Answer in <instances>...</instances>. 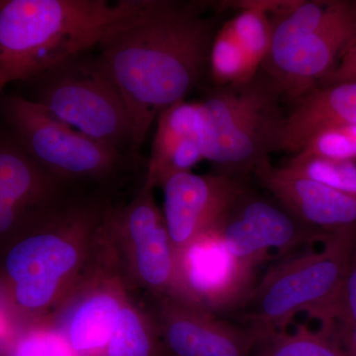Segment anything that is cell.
<instances>
[{"instance_id": "cell-1", "label": "cell", "mask_w": 356, "mask_h": 356, "mask_svg": "<svg viewBox=\"0 0 356 356\" xmlns=\"http://www.w3.org/2000/svg\"><path fill=\"white\" fill-rule=\"evenodd\" d=\"M215 2L147 0L142 13L100 44L97 58L125 102L134 147L159 114L184 102L209 67L222 25Z\"/></svg>"}, {"instance_id": "cell-2", "label": "cell", "mask_w": 356, "mask_h": 356, "mask_svg": "<svg viewBox=\"0 0 356 356\" xmlns=\"http://www.w3.org/2000/svg\"><path fill=\"white\" fill-rule=\"evenodd\" d=\"M108 213L95 201L57 200L0 245V295L22 324L55 313L100 261Z\"/></svg>"}, {"instance_id": "cell-3", "label": "cell", "mask_w": 356, "mask_h": 356, "mask_svg": "<svg viewBox=\"0 0 356 356\" xmlns=\"http://www.w3.org/2000/svg\"><path fill=\"white\" fill-rule=\"evenodd\" d=\"M147 0H7L0 7V74L34 81L100 46Z\"/></svg>"}, {"instance_id": "cell-4", "label": "cell", "mask_w": 356, "mask_h": 356, "mask_svg": "<svg viewBox=\"0 0 356 356\" xmlns=\"http://www.w3.org/2000/svg\"><path fill=\"white\" fill-rule=\"evenodd\" d=\"M285 98L259 70L242 83L214 88L197 102L194 130L204 159L220 175L242 178L262 159L281 151Z\"/></svg>"}, {"instance_id": "cell-5", "label": "cell", "mask_w": 356, "mask_h": 356, "mask_svg": "<svg viewBox=\"0 0 356 356\" xmlns=\"http://www.w3.org/2000/svg\"><path fill=\"white\" fill-rule=\"evenodd\" d=\"M261 70L289 102L322 83L356 42V1H281Z\"/></svg>"}, {"instance_id": "cell-6", "label": "cell", "mask_w": 356, "mask_h": 356, "mask_svg": "<svg viewBox=\"0 0 356 356\" xmlns=\"http://www.w3.org/2000/svg\"><path fill=\"white\" fill-rule=\"evenodd\" d=\"M356 228L332 236L317 252L280 262L255 283L240 307L243 318L259 336L285 331L299 313L322 322L343 283Z\"/></svg>"}, {"instance_id": "cell-7", "label": "cell", "mask_w": 356, "mask_h": 356, "mask_svg": "<svg viewBox=\"0 0 356 356\" xmlns=\"http://www.w3.org/2000/svg\"><path fill=\"white\" fill-rule=\"evenodd\" d=\"M33 102L86 137L120 152L132 145L130 114L97 56L86 54L34 79Z\"/></svg>"}, {"instance_id": "cell-8", "label": "cell", "mask_w": 356, "mask_h": 356, "mask_svg": "<svg viewBox=\"0 0 356 356\" xmlns=\"http://www.w3.org/2000/svg\"><path fill=\"white\" fill-rule=\"evenodd\" d=\"M1 109L16 142L60 182L108 177L120 165V152L86 137L32 99L9 95Z\"/></svg>"}, {"instance_id": "cell-9", "label": "cell", "mask_w": 356, "mask_h": 356, "mask_svg": "<svg viewBox=\"0 0 356 356\" xmlns=\"http://www.w3.org/2000/svg\"><path fill=\"white\" fill-rule=\"evenodd\" d=\"M110 241L117 261L135 284L158 298H172L177 254L154 189L143 185L120 210L109 211Z\"/></svg>"}, {"instance_id": "cell-10", "label": "cell", "mask_w": 356, "mask_h": 356, "mask_svg": "<svg viewBox=\"0 0 356 356\" xmlns=\"http://www.w3.org/2000/svg\"><path fill=\"white\" fill-rule=\"evenodd\" d=\"M175 301L216 315L240 309L255 285L257 264L229 252L215 228L177 252Z\"/></svg>"}, {"instance_id": "cell-11", "label": "cell", "mask_w": 356, "mask_h": 356, "mask_svg": "<svg viewBox=\"0 0 356 356\" xmlns=\"http://www.w3.org/2000/svg\"><path fill=\"white\" fill-rule=\"evenodd\" d=\"M232 254L259 266L270 250L286 254L331 236L308 226L273 195H262L248 185L214 227Z\"/></svg>"}, {"instance_id": "cell-12", "label": "cell", "mask_w": 356, "mask_h": 356, "mask_svg": "<svg viewBox=\"0 0 356 356\" xmlns=\"http://www.w3.org/2000/svg\"><path fill=\"white\" fill-rule=\"evenodd\" d=\"M130 298L109 243L100 261L50 317L79 356H103L119 312Z\"/></svg>"}, {"instance_id": "cell-13", "label": "cell", "mask_w": 356, "mask_h": 356, "mask_svg": "<svg viewBox=\"0 0 356 356\" xmlns=\"http://www.w3.org/2000/svg\"><path fill=\"white\" fill-rule=\"evenodd\" d=\"M242 178L191 172L172 175L161 185L163 216L175 252L214 228L245 187Z\"/></svg>"}, {"instance_id": "cell-14", "label": "cell", "mask_w": 356, "mask_h": 356, "mask_svg": "<svg viewBox=\"0 0 356 356\" xmlns=\"http://www.w3.org/2000/svg\"><path fill=\"white\" fill-rule=\"evenodd\" d=\"M161 339L177 356H252L259 343L250 327H238L175 300L158 298L154 316Z\"/></svg>"}, {"instance_id": "cell-15", "label": "cell", "mask_w": 356, "mask_h": 356, "mask_svg": "<svg viewBox=\"0 0 356 356\" xmlns=\"http://www.w3.org/2000/svg\"><path fill=\"white\" fill-rule=\"evenodd\" d=\"M257 181L308 226L332 236L356 228V199L262 159L254 172Z\"/></svg>"}, {"instance_id": "cell-16", "label": "cell", "mask_w": 356, "mask_h": 356, "mask_svg": "<svg viewBox=\"0 0 356 356\" xmlns=\"http://www.w3.org/2000/svg\"><path fill=\"white\" fill-rule=\"evenodd\" d=\"M287 104L281 151L296 154L316 134L356 124V81L316 86Z\"/></svg>"}, {"instance_id": "cell-17", "label": "cell", "mask_w": 356, "mask_h": 356, "mask_svg": "<svg viewBox=\"0 0 356 356\" xmlns=\"http://www.w3.org/2000/svg\"><path fill=\"white\" fill-rule=\"evenodd\" d=\"M60 184L16 140H0V199L42 209L57 201Z\"/></svg>"}, {"instance_id": "cell-18", "label": "cell", "mask_w": 356, "mask_h": 356, "mask_svg": "<svg viewBox=\"0 0 356 356\" xmlns=\"http://www.w3.org/2000/svg\"><path fill=\"white\" fill-rule=\"evenodd\" d=\"M196 110L197 102L184 100L159 114L144 186L159 187L161 173L172 154L185 140L195 135Z\"/></svg>"}, {"instance_id": "cell-19", "label": "cell", "mask_w": 356, "mask_h": 356, "mask_svg": "<svg viewBox=\"0 0 356 356\" xmlns=\"http://www.w3.org/2000/svg\"><path fill=\"white\" fill-rule=\"evenodd\" d=\"M158 325L129 298L116 318L103 356H159Z\"/></svg>"}, {"instance_id": "cell-20", "label": "cell", "mask_w": 356, "mask_h": 356, "mask_svg": "<svg viewBox=\"0 0 356 356\" xmlns=\"http://www.w3.org/2000/svg\"><path fill=\"white\" fill-rule=\"evenodd\" d=\"M252 356H348L334 332L312 331L305 325L294 332H273L259 339Z\"/></svg>"}, {"instance_id": "cell-21", "label": "cell", "mask_w": 356, "mask_h": 356, "mask_svg": "<svg viewBox=\"0 0 356 356\" xmlns=\"http://www.w3.org/2000/svg\"><path fill=\"white\" fill-rule=\"evenodd\" d=\"M214 88L242 83L257 74L228 22L222 23L211 48L209 67Z\"/></svg>"}, {"instance_id": "cell-22", "label": "cell", "mask_w": 356, "mask_h": 356, "mask_svg": "<svg viewBox=\"0 0 356 356\" xmlns=\"http://www.w3.org/2000/svg\"><path fill=\"white\" fill-rule=\"evenodd\" d=\"M3 356H79L50 316L25 323Z\"/></svg>"}, {"instance_id": "cell-23", "label": "cell", "mask_w": 356, "mask_h": 356, "mask_svg": "<svg viewBox=\"0 0 356 356\" xmlns=\"http://www.w3.org/2000/svg\"><path fill=\"white\" fill-rule=\"evenodd\" d=\"M284 166L356 199V161L294 154Z\"/></svg>"}, {"instance_id": "cell-24", "label": "cell", "mask_w": 356, "mask_h": 356, "mask_svg": "<svg viewBox=\"0 0 356 356\" xmlns=\"http://www.w3.org/2000/svg\"><path fill=\"white\" fill-rule=\"evenodd\" d=\"M294 154L356 161V124L316 134L301 151Z\"/></svg>"}, {"instance_id": "cell-25", "label": "cell", "mask_w": 356, "mask_h": 356, "mask_svg": "<svg viewBox=\"0 0 356 356\" xmlns=\"http://www.w3.org/2000/svg\"><path fill=\"white\" fill-rule=\"evenodd\" d=\"M322 324V329L329 332H334L337 325H339V332L356 327V245L341 286L323 318Z\"/></svg>"}, {"instance_id": "cell-26", "label": "cell", "mask_w": 356, "mask_h": 356, "mask_svg": "<svg viewBox=\"0 0 356 356\" xmlns=\"http://www.w3.org/2000/svg\"><path fill=\"white\" fill-rule=\"evenodd\" d=\"M38 210L27 209L17 204L0 199V245L19 232Z\"/></svg>"}, {"instance_id": "cell-27", "label": "cell", "mask_w": 356, "mask_h": 356, "mask_svg": "<svg viewBox=\"0 0 356 356\" xmlns=\"http://www.w3.org/2000/svg\"><path fill=\"white\" fill-rule=\"evenodd\" d=\"M23 324L0 295V356H3Z\"/></svg>"}, {"instance_id": "cell-28", "label": "cell", "mask_w": 356, "mask_h": 356, "mask_svg": "<svg viewBox=\"0 0 356 356\" xmlns=\"http://www.w3.org/2000/svg\"><path fill=\"white\" fill-rule=\"evenodd\" d=\"M356 81V42L346 51L343 57L339 60L336 69L324 79L322 84H334L341 83H355Z\"/></svg>"}, {"instance_id": "cell-29", "label": "cell", "mask_w": 356, "mask_h": 356, "mask_svg": "<svg viewBox=\"0 0 356 356\" xmlns=\"http://www.w3.org/2000/svg\"><path fill=\"white\" fill-rule=\"evenodd\" d=\"M336 337L348 356H356V327L350 331L337 332Z\"/></svg>"}, {"instance_id": "cell-30", "label": "cell", "mask_w": 356, "mask_h": 356, "mask_svg": "<svg viewBox=\"0 0 356 356\" xmlns=\"http://www.w3.org/2000/svg\"><path fill=\"white\" fill-rule=\"evenodd\" d=\"M9 83L8 79H6V76L0 74V93H1L2 89L6 88V84Z\"/></svg>"}, {"instance_id": "cell-31", "label": "cell", "mask_w": 356, "mask_h": 356, "mask_svg": "<svg viewBox=\"0 0 356 356\" xmlns=\"http://www.w3.org/2000/svg\"><path fill=\"white\" fill-rule=\"evenodd\" d=\"M2 4H3V1H0V7L2 6Z\"/></svg>"}]
</instances>
